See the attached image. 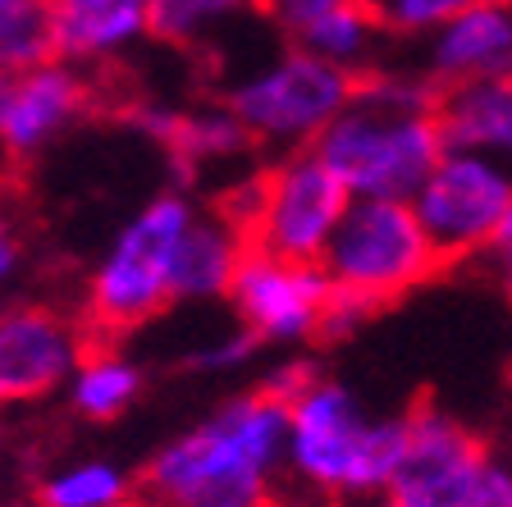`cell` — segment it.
I'll return each instance as SVG.
<instances>
[{
    "label": "cell",
    "instance_id": "1",
    "mask_svg": "<svg viewBox=\"0 0 512 507\" xmlns=\"http://www.w3.org/2000/svg\"><path fill=\"white\" fill-rule=\"evenodd\" d=\"M288 471V402L256 384L174 434L142 471L156 507H275Z\"/></svg>",
    "mask_w": 512,
    "mask_h": 507
},
{
    "label": "cell",
    "instance_id": "2",
    "mask_svg": "<svg viewBox=\"0 0 512 507\" xmlns=\"http://www.w3.org/2000/svg\"><path fill=\"white\" fill-rule=\"evenodd\" d=\"M439 96L421 69H371L357 78L343 115L320 133V160L352 197L412 201L448 151Z\"/></svg>",
    "mask_w": 512,
    "mask_h": 507
},
{
    "label": "cell",
    "instance_id": "3",
    "mask_svg": "<svg viewBox=\"0 0 512 507\" xmlns=\"http://www.w3.org/2000/svg\"><path fill=\"white\" fill-rule=\"evenodd\" d=\"M407 448V412L371 416L357 389L316 375L288 402V480L320 503L389 494Z\"/></svg>",
    "mask_w": 512,
    "mask_h": 507
},
{
    "label": "cell",
    "instance_id": "4",
    "mask_svg": "<svg viewBox=\"0 0 512 507\" xmlns=\"http://www.w3.org/2000/svg\"><path fill=\"white\" fill-rule=\"evenodd\" d=\"M197 220V201L170 188L142 201L124 229L106 243L87 275V325L119 338L156 320L174 302V256L188 224Z\"/></svg>",
    "mask_w": 512,
    "mask_h": 507
},
{
    "label": "cell",
    "instance_id": "5",
    "mask_svg": "<svg viewBox=\"0 0 512 507\" xmlns=\"http://www.w3.org/2000/svg\"><path fill=\"white\" fill-rule=\"evenodd\" d=\"M320 265L334 279L343 302L371 316L375 307H389L403 293L426 284L444 265V256H439L435 238L426 233L412 201L352 197Z\"/></svg>",
    "mask_w": 512,
    "mask_h": 507
},
{
    "label": "cell",
    "instance_id": "6",
    "mask_svg": "<svg viewBox=\"0 0 512 507\" xmlns=\"http://www.w3.org/2000/svg\"><path fill=\"white\" fill-rule=\"evenodd\" d=\"M352 92H357L352 74L302 51L298 42H288L270 60H256L252 69H243L224 96V106L243 119L256 147L307 151L343 115Z\"/></svg>",
    "mask_w": 512,
    "mask_h": 507
},
{
    "label": "cell",
    "instance_id": "7",
    "mask_svg": "<svg viewBox=\"0 0 512 507\" xmlns=\"http://www.w3.org/2000/svg\"><path fill=\"white\" fill-rule=\"evenodd\" d=\"M348 206V183L320 160L316 147H307L284 151L261 179L247 183L229 215L243 224L247 243L261 252L288 256V261H325V247Z\"/></svg>",
    "mask_w": 512,
    "mask_h": 507
},
{
    "label": "cell",
    "instance_id": "8",
    "mask_svg": "<svg viewBox=\"0 0 512 507\" xmlns=\"http://www.w3.org/2000/svg\"><path fill=\"white\" fill-rule=\"evenodd\" d=\"M412 206L444 261L494 252L512 206V165L485 151L448 147L435 174L416 188Z\"/></svg>",
    "mask_w": 512,
    "mask_h": 507
},
{
    "label": "cell",
    "instance_id": "9",
    "mask_svg": "<svg viewBox=\"0 0 512 507\" xmlns=\"http://www.w3.org/2000/svg\"><path fill=\"white\" fill-rule=\"evenodd\" d=\"M229 307L256 343L298 348L307 338H330L339 288L320 261H288L252 247L229 288Z\"/></svg>",
    "mask_w": 512,
    "mask_h": 507
},
{
    "label": "cell",
    "instance_id": "10",
    "mask_svg": "<svg viewBox=\"0 0 512 507\" xmlns=\"http://www.w3.org/2000/svg\"><path fill=\"white\" fill-rule=\"evenodd\" d=\"M87 325L51 302H0V412L69 389L87 357Z\"/></svg>",
    "mask_w": 512,
    "mask_h": 507
},
{
    "label": "cell",
    "instance_id": "11",
    "mask_svg": "<svg viewBox=\"0 0 512 507\" xmlns=\"http://www.w3.org/2000/svg\"><path fill=\"white\" fill-rule=\"evenodd\" d=\"M485 466H490V453L476 434L458 416L426 402L407 412V448L389 494L412 507H462Z\"/></svg>",
    "mask_w": 512,
    "mask_h": 507
},
{
    "label": "cell",
    "instance_id": "12",
    "mask_svg": "<svg viewBox=\"0 0 512 507\" xmlns=\"http://www.w3.org/2000/svg\"><path fill=\"white\" fill-rule=\"evenodd\" d=\"M416 69L439 92L462 83H480V78L512 74V5L476 0L471 10L444 19L435 32L421 37Z\"/></svg>",
    "mask_w": 512,
    "mask_h": 507
},
{
    "label": "cell",
    "instance_id": "13",
    "mask_svg": "<svg viewBox=\"0 0 512 507\" xmlns=\"http://www.w3.org/2000/svg\"><path fill=\"white\" fill-rule=\"evenodd\" d=\"M87 106H92L87 74L78 64L51 55V60L14 74V96L10 110H5V128H0V147L10 156H37L60 133H69L87 115Z\"/></svg>",
    "mask_w": 512,
    "mask_h": 507
},
{
    "label": "cell",
    "instance_id": "14",
    "mask_svg": "<svg viewBox=\"0 0 512 507\" xmlns=\"http://www.w3.org/2000/svg\"><path fill=\"white\" fill-rule=\"evenodd\" d=\"M55 55L78 69L110 64L151 37V0H46Z\"/></svg>",
    "mask_w": 512,
    "mask_h": 507
},
{
    "label": "cell",
    "instance_id": "15",
    "mask_svg": "<svg viewBox=\"0 0 512 507\" xmlns=\"http://www.w3.org/2000/svg\"><path fill=\"white\" fill-rule=\"evenodd\" d=\"M252 252L247 229L229 211H197L174 256V302H215L229 297L238 265Z\"/></svg>",
    "mask_w": 512,
    "mask_h": 507
},
{
    "label": "cell",
    "instance_id": "16",
    "mask_svg": "<svg viewBox=\"0 0 512 507\" xmlns=\"http://www.w3.org/2000/svg\"><path fill=\"white\" fill-rule=\"evenodd\" d=\"M439 124L448 147L485 151L512 165V74L448 87L439 96Z\"/></svg>",
    "mask_w": 512,
    "mask_h": 507
},
{
    "label": "cell",
    "instance_id": "17",
    "mask_svg": "<svg viewBox=\"0 0 512 507\" xmlns=\"http://www.w3.org/2000/svg\"><path fill=\"white\" fill-rule=\"evenodd\" d=\"M288 42H298L302 51L339 64L343 74L362 78V74H371L375 60H380L384 42H389V28L380 23L371 0H343V5H330V10L293 23V28H288Z\"/></svg>",
    "mask_w": 512,
    "mask_h": 507
},
{
    "label": "cell",
    "instance_id": "18",
    "mask_svg": "<svg viewBox=\"0 0 512 507\" xmlns=\"http://www.w3.org/2000/svg\"><path fill=\"white\" fill-rule=\"evenodd\" d=\"M69 412L78 421L92 425H110L124 412H133V402L142 398V366L119 348H87L83 366L74 370V380L64 389Z\"/></svg>",
    "mask_w": 512,
    "mask_h": 507
},
{
    "label": "cell",
    "instance_id": "19",
    "mask_svg": "<svg viewBox=\"0 0 512 507\" xmlns=\"http://www.w3.org/2000/svg\"><path fill=\"white\" fill-rule=\"evenodd\" d=\"M160 147L174 151L183 165L202 169V165H224L238 160L252 147V133L243 128V119L229 106H206V110H179L174 106L170 124L160 133Z\"/></svg>",
    "mask_w": 512,
    "mask_h": 507
},
{
    "label": "cell",
    "instance_id": "20",
    "mask_svg": "<svg viewBox=\"0 0 512 507\" xmlns=\"http://www.w3.org/2000/svg\"><path fill=\"white\" fill-rule=\"evenodd\" d=\"M133 476L115 457H69L37 480V507H128Z\"/></svg>",
    "mask_w": 512,
    "mask_h": 507
},
{
    "label": "cell",
    "instance_id": "21",
    "mask_svg": "<svg viewBox=\"0 0 512 507\" xmlns=\"http://www.w3.org/2000/svg\"><path fill=\"white\" fill-rule=\"evenodd\" d=\"M256 5L261 0H151V37L165 46H206Z\"/></svg>",
    "mask_w": 512,
    "mask_h": 507
},
{
    "label": "cell",
    "instance_id": "22",
    "mask_svg": "<svg viewBox=\"0 0 512 507\" xmlns=\"http://www.w3.org/2000/svg\"><path fill=\"white\" fill-rule=\"evenodd\" d=\"M55 55L46 0H0V69L23 74Z\"/></svg>",
    "mask_w": 512,
    "mask_h": 507
},
{
    "label": "cell",
    "instance_id": "23",
    "mask_svg": "<svg viewBox=\"0 0 512 507\" xmlns=\"http://www.w3.org/2000/svg\"><path fill=\"white\" fill-rule=\"evenodd\" d=\"M380 23L389 28V37H407V42H421L426 32H435L444 19L471 10L476 0H371Z\"/></svg>",
    "mask_w": 512,
    "mask_h": 507
},
{
    "label": "cell",
    "instance_id": "24",
    "mask_svg": "<svg viewBox=\"0 0 512 507\" xmlns=\"http://www.w3.org/2000/svg\"><path fill=\"white\" fill-rule=\"evenodd\" d=\"M256 343L247 329H229V334H215V338H206L202 348L188 357V366L192 370H206V375H224V370H243L247 361L256 357Z\"/></svg>",
    "mask_w": 512,
    "mask_h": 507
},
{
    "label": "cell",
    "instance_id": "25",
    "mask_svg": "<svg viewBox=\"0 0 512 507\" xmlns=\"http://www.w3.org/2000/svg\"><path fill=\"white\" fill-rule=\"evenodd\" d=\"M462 507H512V466L499 462V457H490V466L480 471L476 489L467 494Z\"/></svg>",
    "mask_w": 512,
    "mask_h": 507
},
{
    "label": "cell",
    "instance_id": "26",
    "mask_svg": "<svg viewBox=\"0 0 512 507\" xmlns=\"http://www.w3.org/2000/svg\"><path fill=\"white\" fill-rule=\"evenodd\" d=\"M19 275H23V238L14 233L10 220H0V297L10 293Z\"/></svg>",
    "mask_w": 512,
    "mask_h": 507
},
{
    "label": "cell",
    "instance_id": "27",
    "mask_svg": "<svg viewBox=\"0 0 512 507\" xmlns=\"http://www.w3.org/2000/svg\"><path fill=\"white\" fill-rule=\"evenodd\" d=\"M330 5H343V0H261V10H270L279 19V28H293V23L311 19V14L320 10H330Z\"/></svg>",
    "mask_w": 512,
    "mask_h": 507
},
{
    "label": "cell",
    "instance_id": "28",
    "mask_svg": "<svg viewBox=\"0 0 512 507\" xmlns=\"http://www.w3.org/2000/svg\"><path fill=\"white\" fill-rule=\"evenodd\" d=\"M494 270H499V284L512 302V247H494Z\"/></svg>",
    "mask_w": 512,
    "mask_h": 507
},
{
    "label": "cell",
    "instance_id": "29",
    "mask_svg": "<svg viewBox=\"0 0 512 507\" xmlns=\"http://www.w3.org/2000/svg\"><path fill=\"white\" fill-rule=\"evenodd\" d=\"M10 96H14V74L0 69V128H5V110H10Z\"/></svg>",
    "mask_w": 512,
    "mask_h": 507
},
{
    "label": "cell",
    "instance_id": "30",
    "mask_svg": "<svg viewBox=\"0 0 512 507\" xmlns=\"http://www.w3.org/2000/svg\"><path fill=\"white\" fill-rule=\"evenodd\" d=\"M366 507H412V503H403V498H394V494H380V498H371Z\"/></svg>",
    "mask_w": 512,
    "mask_h": 507
},
{
    "label": "cell",
    "instance_id": "31",
    "mask_svg": "<svg viewBox=\"0 0 512 507\" xmlns=\"http://www.w3.org/2000/svg\"><path fill=\"white\" fill-rule=\"evenodd\" d=\"M499 247H512V206H508V220H503V233H499Z\"/></svg>",
    "mask_w": 512,
    "mask_h": 507
},
{
    "label": "cell",
    "instance_id": "32",
    "mask_svg": "<svg viewBox=\"0 0 512 507\" xmlns=\"http://www.w3.org/2000/svg\"><path fill=\"white\" fill-rule=\"evenodd\" d=\"M320 507H352V503H320Z\"/></svg>",
    "mask_w": 512,
    "mask_h": 507
},
{
    "label": "cell",
    "instance_id": "33",
    "mask_svg": "<svg viewBox=\"0 0 512 507\" xmlns=\"http://www.w3.org/2000/svg\"><path fill=\"white\" fill-rule=\"evenodd\" d=\"M0 453H5V439H0Z\"/></svg>",
    "mask_w": 512,
    "mask_h": 507
},
{
    "label": "cell",
    "instance_id": "34",
    "mask_svg": "<svg viewBox=\"0 0 512 507\" xmlns=\"http://www.w3.org/2000/svg\"><path fill=\"white\" fill-rule=\"evenodd\" d=\"M508 384H512V370H508Z\"/></svg>",
    "mask_w": 512,
    "mask_h": 507
},
{
    "label": "cell",
    "instance_id": "35",
    "mask_svg": "<svg viewBox=\"0 0 512 507\" xmlns=\"http://www.w3.org/2000/svg\"><path fill=\"white\" fill-rule=\"evenodd\" d=\"M503 5H512V0H503Z\"/></svg>",
    "mask_w": 512,
    "mask_h": 507
}]
</instances>
